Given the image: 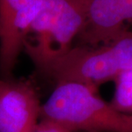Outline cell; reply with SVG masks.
I'll list each match as a JSON object with an SVG mask.
<instances>
[{
  "label": "cell",
  "instance_id": "obj_1",
  "mask_svg": "<svg viewBox=\"0 0 132 132\" xmlns=\"http://www.w3.org/2000/svg\"><path fill=\"white\" fill-rule=\"evenodd\" d=\"M41 106L40 119L73 132H132V114L115 109L98 89L77 82H62Z\"/></svg>",
  "mask_w": 132,
  "mask_h": 132
},
{
  "label": "cell",
  "instance_id": "obj_2",
  "mask_svg": "<svg viewBox=\"0 0 132 132\" xmlns=\"http://www.w3.org/2000/svg\"><path fill=\"white\" fill-rule=\"evenodd\" d=\"M88 0H43L29 27L23 51L39 71L46 74L67 54L82 31Z\"/></svg>",
  "mask_w": 132,
  "mask_h": 132
},
{
  "label": "cell",
  "instance_id": "obj_3",
  "mask_svg": "<svg viewBox=\"0 0 132 132\" xmlns=\"http://www.w3.org/2000/svg\"><path fill=\"white\" fill-rule=\"evenodd\" d=\"M131 67L132 31L126 30L107 43L73 46L46 74L56 84L77 82L98 89Z\"/></svg>",
  "mask_w": 132,
  "mask_h": 132
},
{
  "label": "cell",
  "instance_id": "obj_4",
  "mask_svg": "<svg viewBox=\"0 0 132 132\" xmlns=\"http://www.w3.org/2000/svg\"><path fill=\"white\" fill-rule=\"evenodd\" d=\"M43 0H0V73L10 77Z\"/></svg>",
  "mask_w": 132,
  "mask_h": 132
},
{
  "label": "cell",
  "instance_id": "obj_5",
  "mask_svg": "<svg viewBox=\"0 0 132 132\" xmlns=\"http://www.w3.org/2000/svg\"><path fill=\"white\" fill-rule=\"evenodd\" d=\"M37 89L27 79H0V132H32L40 120Z\"/></svg>",
  "mask_w": 132,
  "mask_h": 132
},
{
  "label": "cell",
  "instance_id": "obj_6",
  "mask_svg": "<svg viewBox=\"0 0 132 132\" xmlns=\"http://www.w3.org/2000/svg\"><path fill=\"white\" fill-rule=\"evenodd\" d=\"M132 21V0H88L87 20L77 45L94 46L112 40Z\"/></svg>",
  "mask_w": 132,
  "mask_h": 132
},
{
  "label": "cell",
  "instance_id": "obj_7",
  "mask_svg": "<svg viewBox=\"0 0 132 132\" xmlns=\"http://www.w3.org/2000/svg\"><path fill=\"white\" fill-rule=\"evenodd\" d=\"M111 104L117 111L132 114V67L123 72L116 79Z\"/></svg>",
  "mask_w": 132,
  "mask_h": 132
},
{
  "label": "cell",
  "instance_id": "obj_8",
  "mask_svg": "<svg viewBox=\"0 0 132 132\" xmlns=\"http://www.w3.org/2000/svg\"><path fill=\"white\" fill-rule=\"evenodd\" d=\"M32 132H73L64 126L51 120L40 119Z\"/></svg>",
  "mask_w": 132,
  "mask_h": 132
}]
</instances>
